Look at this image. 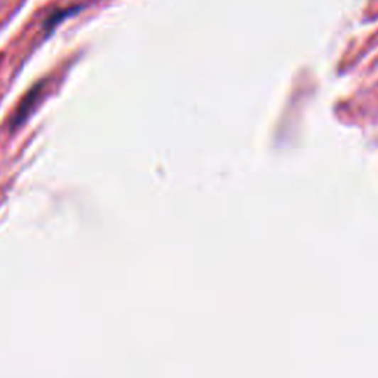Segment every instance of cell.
I'll return each instance as SVG.
<instances>
[{"mask_svg": "<svg viewBox=\"0 0 378 378\" xmlns=\"http://www.w3.org/2000/svg\"><path fill=\"white\" fill-rule=\"evenodd\" d=\"M82 9V6H75V8H70V9H60V11H56L53 15L49 16V20H48V26H56L60 21H63L64 18L70 16V15H74V14H77L79 11Z\"/></svg>", "mask_w": 378, "mask_h": 378, "instance_id": "cell-1", "label": "cell"}]
</instances>
